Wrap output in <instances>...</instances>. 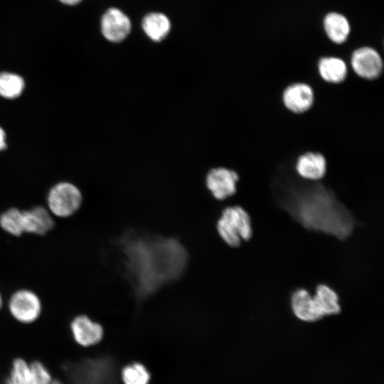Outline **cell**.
Listing matches in <instances>:
<instances>
[{
  "instance_id": "1",
  "label": "cell",
  "mask_w": 384,
  "mask_h": 384,
  "mask_svg": "<svg viewBox=\"0 0 384 384\" xmlns=\"http://www.w3.org/2000/svg\"><path fill=\"white\" fill-rule=\"evenodd\" d=\"M272 197L277 206L303 228L344 240L356 228V220L336 193L323 181L299 175L279 183Z\"/></svg>"
},
{
  "instance_id": "2",
  "label": "cell",
  "mask_w": 384,
  "mask_h": 384,
  "mask_svg": "<svg viewBox=\"0 0 384 384\" xmlns=\"http://www.w3.org/2000/svg\"><path fill=\"white\" fill-rule=\"evenodd\" d=\"M119 245L127 277L139 299L178 279L188 262L186 250L174 238L127 233Z\"/></svg>"
},
{
  "instance_id": "3",
  "label": "cell",
  "mask_w": 384,
  "mask_h": 384,
  "mask_svg": "<svg viewBox=\"0 0 384 384\" xmlns=\"http://www.w3.org/2000/svg\"><path fill=\"white\" fill-rule=\"evenodd\" d=\"M216 229L220 238L230 247H238L252 236L251 218L242 206H227L217 221Z\"/></svg>"
},
{
  "instance_id": "4",
  "label": "cell",
  "mask_w": 384,
  "mask_h": 384,
  "mask_svg": "<svg viewBox=\"0 0 384 384\" xmlns=\"http://www.w3.org/2000/svg\"><path fill=\"white\" fill-rule=\"evenodd\" d=\"M82 197L74 185L63 182L51 188L48 196L50 210L58 217H69L80 207Z\"/></svg>"
},
{
  "instance_id": "5",
  "label": "cell",
  "mask_w": 384,
  "mask_h": 384,
  "mask_svg": "<svg viewBox=\"0 0 384 384\" xmlns=\"http://www.w3.org/2000/svg\"><path fill=\"white\" fill-rule=\"evenodd\" d=\"M239 180L240 175L235 169L218 166L208 171L206 183L215 199L223 201L237 193Z\"/></svg>"
},
{
  "instance_id": "6",
  "label": "cell",
  "mask_w": 384,
  "mask_h": 384,
  "mask_svg": "<svg viewBox=\"0 0 384 384\" xmlns=\"http://www.w3.org/2000/svg\"><path fill=\"white\" fill-rule=\"evenodd\" d=\"M9 309L14 319L21 323L30 324L36 321L41 314V303L33 292L19 289L10 297Z\"/></svg>"
},
{
  "instance_id": "7",
  "label": "cell",
  "mask_w": 384,
  "mask_h": 384,
  "mask_svg": "<svg viewBox=\"0 0 384 384\" xmlns=\"http://www.w3.org/2000/svg\"><path fill=\"white\" fill-rule=\"evenodd\" d=\"M351 66L358 78L366 80H375L382 74L383 63L375 50L370 47H362L352 53Z\"/></svg>"
},
{
  "instance_id": "8",
  "label": "cell",
  "mask_w": 384,
  "mask_h": 384,
  "mask_svg": "<svg viewBox=\"0 0 384 384\" xmlns=\"http://www.w3.org/2000/svg\"><path fill=\"white\" fill-rule=\"evenodd\" d=\"M284 107L294 114L307 112L314 102L313 88L305 82H294L287 85L282 94Z\"/></svg>"
},
{
  "instance_id": "9",
  "label": "cell",
  "mask_w": 384,
  "mask_h": 384,
  "mask_svg": "<svg viewBox=\"0 0 384 384\" xmlns=\"http://www.w3.org/2000/svg\"><path fill=\"white\" fill-rule=\"evenodd\" d=\"M101 30L104 36L112 42H120L129 33V18L117 9H110L102 16Z\"/></svg>"
},
{
  "instance_id": "10",
  "label": "cell",
  "mask_w": 384,
  "mask_h": 384,
  "mask_svg": "<svg viewBox=\"0 0 384 384\" xmlns=\"http://www.w3.org/2000/svg\"><path fill=\"white\" fill-rule=\"evenodd\" d=\"M70 329L75 341L82 346L95 345L101 341L104 336L101 324L85 315L74 318Z\"/></svg>"
},
{
  "instance_id": "11",
  "label": "cell",
  "mask_w": 384,
  "mask_h": 384,
  "mask_svg": "<svg viewBox=\"0 0 384 384\" xmlns=\"http://www.w3.org/2000/svg\"><path fill=\"white\" fill-rule=\"evenodd\" d=\"M295 170L303 179L320 181L326 172V158L319 152L306 151L298 156Z\"/></svg>"
},
{
  "instance_id": "12",
  "label": "cell",
  "mask_w": 384,
  "mask_h": 384,
  "mask_svg": "<svg viewBox=\"0 0 384 384\" xmlns=\"http://www.w3.org/2000/svg\"><path fill=\"white\" fill-rule=\"evenodd\" d=\"M291 307L294 316L306 322H314L322 319L314 295L308 290L299 288L291 296Z\"/></svg>"
},
{
  "instance_id": "13",
  "label": "cell",
  "mask_w": 384,
  "mask_h": 384,
  "mask_svg": "<svg viewBox=\"0 0 384 384\" xmlns=\"http://www.w3.org/2000/svg\"><path fill=\"white\" fill-rule=\"evenodd\" d=\"M21 221L23 233L43 235L54 227L53 219L48 211L42 206L21 210Z\"/></svg>"
},
{
  "instance_id": "14",
  "label": "cell",
  "mask_w": 384,
  "mask_h": 384,
  "mask_svg": "<svg viewBox=\"0 0 384 384\" xmlns=\"http://www.w3.org/2000/svg\"><path fill=\"white\" fill-rule=\"evenodd\" d=\"M317 70L320 78L329 84H340L348 75V66L340 58L324 57L317 64Z\"/></svg>"
},
{
  "instance_id": "15",
  "label": "cell",
  "mask_w": 384,
  "mask_h": 384,
  "mask_svg": "<svg viewBox=\"0 0 384 384\" xmlns=\"http://www.w3.org/2000/svg\"><path fill=\"white\" fill-rule=\"evenodd\" d=\"M314 297L322 318L341 312V307L339 304L338 295L329 286L324 284H319Z\"/></svg>"
},
{
  "instance_id": "16",
  "label": "cell",
  "mask_w": 384,
  "mask_h": 384,
  "mask_svg": "<svg viewBox=\"0 0 384 384\" xmlns=\"http://www.w3.org/2000/svg\"><path fill=\"white\" fill-rule=\"evenodd\" d=\"M324 26L329 38L336 43L344 42L350 32L348 20L338 13H330L326 16Z\"/></svg>"
},
{
  "instance_id": "17",
  "label": "cell",
  "mask_w": 384,
  "mask_h": 384,
  "mask_svg": "<svg viewBox=\"0 0 384 384\" xmlns=\"http://www.w3.org/2000/svg\"><path fill=\"white\" fill-rule=\"evenodd\" d=\"M169 18L161 13H151L146 16L142 21V28L153 41L164 39L170 30Z\"/></svg>"
},
{
  "instance_id": "18",
  "label": "cell",
  "mask_w": 384,
  "mask_h": 384,
  "mask_svg": "<svg viewBox=\"0 0 384 384\" xmlns=\"http://www.w3.org/2000/svg\"><path fill=\"white\" fill-rule=\"evenodd\" d=\"M25 83L23 79L18 75L11 73H0V95L14 99L22 93Z\"/></svg>"
},
{
  "instance_id": "19",
  "label": "cell",
  "mask_w": 384,
  "mask_h": 384,
  "mask_svg": "<svg viewBox=\"0 0 384 384\" xmlns=\"http://www.w3.org/2000/svg\"><path fill=\"white\" fill-rule=\"evenodd\" d=\"M0 226L6 233L20 236L23 233L21 221V210L12 208L0 215Z\"/></svg>"
},
{
  "instance_id": "20",
  "label": "cell",
  "mask_w": 384,
  "mask_h": 384,
  "mask_svg": "<svg viewBox=\"0 0 384 384\" xmlns=\"http://www.w3.org/2000/svg\"><path fill=\"white\" fill-rule=\"evenodd\" d=\"M122 378L124 384H148L150 374L143 364L134 363L122 369Z\"/></svg>"
},
{
  "instance_id": "21",
  "label": "cell",
  "mask_w": 384,
  "mask_h": 384,
  "mask_svg": "<svg viewBox=\"0 0 384 384\" xmlns=\"http://www.w3.org/2000/svg\"><path fill=\"white\" fill-rule=\"evenodd\" d=\"M6 384H32L30 366L24 360L17 358L14 361Z\"/></svg>"
},
{
  "instance_id": "22",
  "label": "cell",
  "mask_w": 384,
  "mask_h": 384,
  "mask_svg": "<svg viewBox=\"0 0 384 384\" xmlns=\"http://www.w3.org/2000/svg\"><path fill=\"white\" fill-rule=\"evenodd\" d=\"M32 384H48L51 376L45 366L38 361H34L29 365Z\"/></svg>"
},
{
  "instance_id": "23",
  "label": "cell",
  "mask_w": 384,
  "mask_h": 384,
  "mask_svg": "<svg viewBox=\"0 0 384 384\" xmlns=\"http://www.w3.org/2000/svg\"><path fill=\"white\" fill-rule=\"evenodd\" d=\"M6 147V134L4 129L0 127V151L5 149Z\"/></svg>"
},
{
  "instance_id": "24",
  "label": "cell",
  "mask_w": 384,
  "mask_h": 384,
  "mask_svg": "<svg viewBox=\"0 0 384 384\" xmlns=\"http://www.w3.org/2000/svg\"><path fill=\"white\" fill-rule=\"evenodd\" d=\"M61 2H63L65 4L68 5H75L80 2L82 0H60Z\"/></svg>"
},
{
  "instance_id": "25",
  "label": "cell",
  "mask_w": 384,
  "mask_h": 384,
  "mask_svg": "<svg viewBox=\"0 0 384 384\" xmlns=\"http://www.w3.org/2000/svg\"><path fill=\"white\" fill-rule=\"evenodd\" d=\"M2 302H3V301H2L1 295V294H0V309H1V306H2Z\"/></svg>"
}]
</instances>
